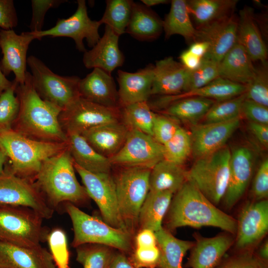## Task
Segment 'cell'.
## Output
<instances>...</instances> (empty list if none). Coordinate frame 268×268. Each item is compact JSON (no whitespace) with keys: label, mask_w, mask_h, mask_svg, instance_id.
<instances>
[{"label":"cell","mask_w":268,"mask_h":268,"mask_svg":"<svg viewBox=\"0 0 268 268\" xmlns=\"http://www.w3.org/2000/svg\"><path fill=\"white\" fill-rule=\"evenodd\" d=\"M120 118L129 130H136L152 136L155 116L147 102L130 104L120 108Z\"/></svg>","instance_id":"38"},{"label":"cell","mask_w":268,"mask_h":268,"mask_svg":"<svg viewBox=\"0 0 268 268\" xmlns=\"http://www.w3.org/2000/svg\"><path fill=\"white\" fill-rule=\"evenodd\" d=\"M73 164L88 196L98 206L103 221L114 228L126 231L119 213L113 177L110 173H91L74 161Z\"/></svg>","instance_id":"13"},{"label":"cell","mask_w":268,"mask_h":268,"mask_svg":"<svg viewBox=\"0 0 268 268\" xmlns=\"http://www.w3.org/2000/svg\"><path fill=\"white\" fill-rule=\"evenodd\" d=\"M141 3L147 7H151L161 4H165L169 2L167 0H141Z\"/></svg>","instance_id":"61"},{"label":"cell","mask_w":268,"mask_h":268,"mask_svg":"<svg viewBox=\"0 0 268 268\" xmlns=\"http://www.w3.org/2000/svg\"><path fill=\"white\" fill-rule=\"evenodd\" d=\"M246 98L268 107V66L267 62L255 67V72L246 86Z\"/></svg>","instance_id":"44"},{"label":"cell","mask_w":268,"mask_h":268,"mask_svg":"<svg viewBox=\"0 0 268 268\" xmlns=\"http://www.w3.org/2000/svg\"><path fill=\"white\" fill-rule=\"evenodd\" d=\"M219 76L247 86L255 72L253 61L238 43L226 53L218 64Z\"/></svg>","instance_id":"30"},{"label":"cell","mask_w":268,"mask_h":268,"mask_svg":"<svg viewBox=\"0 0 268 268\" xmlns=\"http://www.w3.org/2000/svg\"><path fill=\"white\" fill-rule=\"evenodd\" d=\"M36 37L33 32L16 34L13 29L0 30V48L2 58L0 68L5 76L13 72L17 84L24 83L27 63V52Z\"/></svg>","instance_id":"15"},{"label":"cell","mask_w":268,"mask_h":268,"mask_svg":"<svg viewBox=\"0 0 268 268\" xmlns=\"http://www.w3.org/2000/svg\"><path fill=\"white\" fill-rule=\"evenodd\" d=\"M74 170L73 160L67 148L45 160L35 177L34 183L54 210L66 202L76 205L88 200Z\"/></svg>","instance_id":"3"},{"label":"cell","mask_w":268,"mask_h":268,"mask_svg":"<svg viewBox=\"0 0 268 268\" xmlns=\"http://www.w3.org/2000/svg\"><path fill=\"white\" fill-rule=\"evenodd\" d=\"M215 101L205 98L191 97L174 101L162 110L163 114L177 121L193 125L202 120Z\"/></svg>","instance_id":"37"},{"label":"cell","mask_w":268,"mask_h":268,"mask_svg":"<svg viewBox=\"0 0 268 268\" xmlns=\"http://www.w3.org/2000/svg\"><path fill=\"white\" fill-rule=\"evenodd\" d=\"M27 62L31 71L33 86L42 99L63 110L80 97L79 77L57 74L34 56L29 57Z\"/></svg>","instance_id":"9"},{"label":"cell","mask_w":268,"mask_h":268,"mask_svg":"<svg viewBox=\"0 0 268 268\" xmlns=\"http://www.w3.org/2000/svg\"><path fill=\"white\" fill-rule=\"evenodd\" d=\"M189 71L172 57L156 61L151 96H174L183 93Z\"/></svg>","instance_id":"23"},{"label":"cell","mask_w":268,"mask_h":268,"mask_svg":"<svg viewBox=\"0 0 268 268\" xmlns=\"http://www.w3.org/2000/svg\"><path fill=\"white\" fill-rule=\"evenodd\" d=\"M241 118L221 123L192 126V154L196 158L222 148L240 124Z\"/></svg>","instance_id":"18"},{"label":"cell","mask_w":268,"mask_h":268,"mask_svg":"<svg viewBox=\"0 0 268 268\" xmlns=\"http://www.w3.org/2000/svg\"><path fill=\"white\" fill-rule=\"evenodd\" d=\"M163 31V20L150 7L134 1L126 33L137 40L151 41L158 38Z\"/></svg>","instance_id":"31"},{"label":"cell","mask_w":268,"mask_h":268,"mask_svg":"<svg viewBox=\"0 0 268 268\" xmlns=\"http://www.w3.org/2000/svg\"><path fill=\"white\" fill-rule=\"evenodd\" d=\"M17 85L14 80L0 94V130L11 129L18 114L20 103L15 92Z\"/></svg>","instance_id":"43"},{"label":"cell","mask_w":268,"mask_h":268,"mask_svg":"<svg viewBox=\"0 0 268 268\" xmlns=\"http://www.w3.org/2000/svg\"><path fill=\"white\" fill-rule=\"evenodd\" d=\"M173 194L168 191L148 192L138 215L140 230L156 232L162 228V223L169 209Z\"/></svg>","instance_id":"32"},{"label":"cell","mask_w":268,"mask_h":268,"mask_svg":"<svg viewBox=\"0 0 268 268\" xmlns=\"http://www.w3.org/2000/svg\"><path fill=\"white\" fill-rule=\"evenodd\" d=\"M208 49V43L201 41L192 43L188 49L191 53L201 59L207 54Z\"/></svg>","instance_id":"58"},{"label":"cell","mask_w":268,"mask_h":268,"mask_svg":"<svg viewBox=\"0 0 268 268\" xmlns=\"http://www.w3.org/2000/svg\"><path fill=\"white\" fill-rule=\"evenodd\" d=\"M109 159L112 165L151 169L164 159L163 145L150 135L129 130L122 147Z\"/></svg>","instance_id":"12"},{"label":"cell","mask_w":268,"mask_h":268,"mask_svg":"<svg viewBox=\"0 0 268 268\" xmlns=\"http://www.w3.org/2000/svg\"><path fill=\"white\" fill-rule=\"evenodd\" d=\"M67 148V143L38 141L11 129L0 130V149L10 161L8 170L33 181L45 160Z\"/></svg>","instance_id":"4"},{"label":"cell","mask_w":268,"mask_h":268,"mask_svg":"<svg viewBox=\"0 0 268 268\" xmlns=\"http://www.w3.org/2000/svg\"><path fill=\"white\" fill-rule=\"evenodd\" d=\"M119 36L108 26L105 25L103 36L83 56V63L87 68H98L111 74L112 72L121 67L125 57L119 47Z\"/></svg>","instance_id":"21"},{"label":"cell","mask_w":268,"mask_h":268,"mask_svg":"<svg viewBox=\"0 0 268 268\" xmlns=\"http://www.w3.org/2000/svg\"><path fill=\"white\" fill-rule=\"evenodd\" d=\"M252 194L256 201L266 200L268 196V160L260 165L253 182Z\"/></svg>","instance_id":"50"},{"label":"cell","mask_w":268,"mask_h":268,"mask_svg":"<svg viewBox=\"0 0 268 268\" xmlns=\"http://www.w3.org/2000/svg\"><path fill=\"white\" fill-rule=\"evenodd\" d=\"M233 243V238L228 235L211 238L198 237L191 248L188 267L216 268Z\"/></svg>","instance_id":"28"},{"label":"cell","mask_w":268,"mask_h":268,"mask_svg":"<svg viewBox=\"0 0 268 268\" xmlns=\"http://www.w3.org/2000/svg\"><path fill=\"white\" fill-rule=\"evenodd\" d=\"M163 145L164 159L183 165L192 154L191 133L181 127Z\"/></svg>","instance_id":"42"},{"label":"cell","mask_w":268,"mask_h":268,"mask_svg":"<svg viewBox=\"0 0 268 268\" xmlns=\"http://www.w3.org/2000/svg\"><path fill=\"white\" fill-rule=\"evenodd\" d=\"M43 219L29 207L0 205V240L27 247L40 246L49 232Z\"/></svg>","instance_id":"8"},{"label":"cell","mask_w":268,"mask_h":268,"mask_svg":"<svg viewBox=\"0 0 268 268\" xmlns=\"http://www.w3.org/2000/svg\"><path fill=\"white\" fill-rule=\"evenodd\" d=\"M75 248L76 260L83 268H108L116 254L114 249L98 244H85Z\"/></svg>","instance_id":"40"},{"label":"cell","mask_w":268,"mask_h":268,"mask_svg":"<svg viewBox=\"0 0 268 268\" xmlns=\"http://www.w3.org/2000/svg\"><path fill=\"white\" fill-rule=\"evenodd\" d=\"M101 25L99 20H92L88 16L85 1L78 0L77 9L71 16L59 18L56 25L50 29L33 33L36 39L39 40L45 36L71 38L76 49L84 53L86 50L83 40L85 39L88 47L92 48L100 38L99 28Z\"/></svg>","instance_id":"14"},{"label":"cell","mask_w":268,"mask_h":268,"mask_svg":"<svg viewBox=\"0 0 268 268\" xmlns=\"http://www.w3.org/2000/svg\"><path fill=\"white\" fill-rule=\"evenodd\" d=\"M66 0H32V16L29 28L30 32L36 33L42 31L44 19L47 11L52 7L58 6Z\"/></svg>","instance_id":"49"},{"label":"cell","mask_w":268,"mask_h":268,"mask_svg":"<svg viewBox=\"0 0 268 268\" xmlns=\"http://www.w3.org/2000/svg\"><path fill=\"white\" fill-rule=\"evenodd\" d=\"M135 247H150L157 245L155 232L147 229L139 231L135 237Z\"/></svg>","instance_id":"54"},{"label":"cell","mask_w":268,"mask_h":268,"mask_svg":"<svg viewBox=\"0 0 268 268\" xmlns=\"http://www.w3.org/2000/svg\"><path fill=\"white\" fill-rule=\"evenodd\" d=\"M0 205L29 207L47 219L55 211L34 181L17 176L8 169L0 174Z\"/></svg>","instance_id":"10"},{"label":"cell","mask_w":268,"mask_h":268,"mask_svg":"<svg viewBox=\"0 0 268 268\" xmlns=\"http://www.w3.org/2000/svg\"><path fill=\"white\" fill-rule=\"evenodd\" d=\"M160 250L158 268H183V259L194 243L174 237L165 228L155 232Z\"/></svg>","instance_id":"34"},{"label":"cell","mask_w":268,"mask_h":268,"mask_svg":"<svg viewBox=\"0 0 268 268\" xmlns=\"http://www.w3.org/2000/svg\"><path fill=\"white\" fill-rule=\"evenodd\" d=\"M12 82L6 78L0 68V94L8 88L12 84Z\"/></svg>","instance_id":"59"},{"label":"cell","mask_w":268,"mask_h":268,"mask_svg":"<svg viewBox=\"0 0 268 268\" xmlns=\"http://www.w3.org/2000/svg\"><path fill=\"white\" fill-rule=\"evenodd\" d=\"M154 78V65H149L135 72L117 71L120 108L140 102H148Z\"/></svg>","instance_id":"22"},{"label":"cell","mask_w":268,"mask_h":268,"mask_svg":"<svg viewBox=\"0 0 268 268\" xmlns=\"http://www.w3.org/2000/svg\"><path fill=\"white\" fill-rule=\"evenodd\" d=\"M119 121L91 128L81 135L97 152L109 158L122 147L129 131Z\"/></svg>","instance_id":"27"},{"label":"cell","mask_w":268,"mask_h":268,"mask_svg":"<svg viewBox=\"0 0 268 268\" xmlns=\"http://www.w3.org/2000/svg\"><path fill=\"white\" fill-rule=\"evenodd\" d=\"M248 127L252 134L265 148L268 146V125L249 122Z\"/></svg>","instance_id":"55"},{"label":"cell","mask_w":268,"mask_h":268,"mask_svg":"<svg viewBox=\"0 0 268 268\" xmlns=\"http://www.w3.org/2000/svg\"><path fill=\"white\" fill-rule=\"evenodd\" d=\"M62 205L72 224V247L76 248L85 244H94L110 247L125 254L132 252L133 236L128 232L114 228L103 220L85 213L70 202H66Z\"/></svg>","instance_id":"5"},{"label":"cell","mask_w":268,"mask_h":268,"mask_svg":"<svg viewBox=\"0 0 268 268\" xmlns=\"http://www.w3.org/2000/svg\"><path fill=\"white\" fill-rule=\"evenodd\" d=\"M120 118V108L106 107L79 97L61 111L59 121L66 134H81L91 128L119 121Z\"/></svg>","instance_id":"11"},{"label":"cell","mask_w":268,"mask_h":268,"mask_svg":"<svg viewBox=\"0 0 268 268\" xmlns=\"http://www.w3.org/2000/svg\"><path fill=\"white\" fill-rule=\"evenodd\" d=\"M173 197L166 222L168 231L183 226H213L234 234L237 221L215 206L193 184L187 181Z\"/></svg>","instance_id":"2"},{"label":"cell","mask_w":268,"mask_h":268,"mask_svg":"<svg viewBox=\"0 0 268 268\" xmlns=\"http://www.w3.org/2000/svg\"><path fill=\"white\" fill-rule=\"evenodd\" d=\"M218 64L203 58L198 67L189 70L183 93L203 87L220 77Z\"/></svg>","instance_id":"45"},{"label":"cell","mask_w":268,"mask_h":268,"mask_svg":"<svg viewBox=\"0 0 268 268\" xmlns=\"http://www.w3.org/2000/svg\"><path fill=\"white\" fill-rule=\"evenodd\" d=\"M18 18L12 0H0V27L10 30L16 27Z\"/></svg>","instance_id":"53"},{"label":"cell","mask_w":268,"mask_h":268,"mask_svg":"<svg viewBox=\"0 0 268 268\" xmlns=\"http://www.w3.org/2000/svg\"><path fill=\"white\" fill-rule=\"evenodd\" d=\"M133 2L131 0H106L105 12L99 20L101 24L109 26L119 36L125 33Z\"/></svg>","instance_id":"39"},{"label":"cell","mask_w":268,"mask_h":268,"mask_svg":"<svg viewBox=\"0 0 268 268\" xmlns=\"http://www.w3.org/2000/svg\"><path fill=\"white\" fill-rule=\"evenodd\" d=\"M15 92L20 107L11 129L34 140L67 143V135L59 121L62 109L39 96L33 86L30 72H26L23 84H17Z\"/></svg>","instance_id":"1"},{"label":"cell","mask_w":268,"mask_h":268,"mask_svg":"<svg viewBox=\"0 0 268 268\" xmlns=\"http://www.w3.org/2000/svg\"><path fill=\"white\" fill-rule=\"evenodd\" d=\"M165 39L173 35H180L191 44L196 41L197 30L190 19L187 0H172L169 12L163 20Z\"/></svg>","instance_id":"36"},{"label":"cell","mask_w":268,"mask_h":268,"mask_svg":"<svg viewBox=\"0 0 268 268\" xmlns=\"http://www.w3.org/2000/svg\"><path fill=\"white\" fill-rule=\"evenodd\" d=\"M254 161V152L248 146H237L231 151L229 179L223 199L226 207H232L245 193L252 176Z\"/></svg>","instance_id":"17"},{"label":"cell","mask_w":268,"mask_h":268,"mask_svg":"<svg viewBox=\"0 0 268 268\" xmlns=\"http://www.w3.org/2000/svg\"><path fill=\"white\" fill-rule=\"evenodd\" d=\"M121 168L113 177L118 208L126 231L133 236L138 227L140 209L149 191L151 169Z\"/></svg>","instance_id":"6"},{"label":"cell","mask_w":268,"mask_h":268,"mask_svg":"<svg viewBox=\"0 0 268 268\" xmlns=\"http://www.w3.org/2000/svg\"><path fill=\"white\" fill-rule=\"evenodd\" d=\"M237 43L241 45L254 62H267L268 50L255 17L254 9L244 6L238 17Z\"/></svg>","instance_id":"25"},{"label":"cell","mask_w":268,"mask_h":268,"mask_svg":"<svg viewBox=\"0 0 268 268\" xmlns=\"http://www.w3.org/2000/svg\"><path fill=\"white\" fill-rule=\"evenodd\" d=\"M268 230V201H257L246 204L237 221V248L245 249L250 247L261 239Z\"/></svg>","instance_id":"19"},{"label":"cell","mask_w":268,"mask_h":268,"mask_svg":"<svg viewBox=\"0 0 268 268\" xmlns=\"http://www.w3.org/2000/svg\"><path fill=\"white\" fill-rule=\"evenodd\" d=\"M78 90L79 96L86 100L110 108H120L115 81L111 74L101 69L94 68L80 79Z\"/></svg>","instance_id":"24"},{"label":"cell","mask_w":268,"mask_h":268,"mask_svg":"<svg viewBox=\"0 0 268 268\" xmlns=\"http://www.w3.org/2000/svg\"><path fill=\"white\" fill-rule=\"evenodd\" d=\"M46 241L57 268H70V254L65 232L60 228H54L49 231Z\"/></svg>","instance_id":"46"},{"label":"cell","mask_w":268,"mask_h":268,"mask_svg":"<svg viewBox=\"0 0 268 268\" xmlns=\"http://www.w3.org/2000/svg\"><path fill=\"white\" fill-rule=\"evenodd\" d=\"M128 259L135 268H156L159 261L160 250L157 245L150 247H135Z\"/></svg>","instance_id":"48"},{"label":"cell","mask_w":268,"mask_h":268,"mask_svg":"<svg viewBox=\"0 0 268 268\" xmlns=\"http://www.w3.org/2000/svg\"><path fill=\"white\" fill-rule=\"evenodd\" d=\"M7 159V157L4 153L0 149V174L4 171V165Z\"/></svg>","instance_id":"62"},{"label":"cell","mask_w":268,"mask_h":268,"mask_svg":"<svg viewBox=\"0 0 268 268\" xmlns=\"http://www.w3.org/2000/svg\"><path fill=\"white\" fill-rule=\"evenodd\" d=\"M245 93L226 100L215 101L203 118L202 124L221 123L241 117V106Z\"/></svg>","instance_id":"41"},{"label":"cell","mask_w":268,"mask_h":268,"mask_svg":"<svg viewBox=\"0 0 268 268\" xmlns=\"http://www.w3.org/2000/svg\"><path fill=\"white\" fill-rule=\"evenodd\" d=\"M246 91V86L219 77L209 84L191 91L177 95L159 96L149 104L150 107L163 109L176 100L191 97L208 98L215 101H222L239 96Z\"/></svg>","instance_id":"26"},{"label":"cell","mask_w":268,"mask_h":268,"mask_svg":"<svg viewBox=\"0 0 268 268\" xmlns=\"http://www.w3.org/2000/svg\"><path fill=\"white\" fill-rule=\"evenodd\" d=\"M242 115L249 122L268 125V107L246 98L241 106Z\"/></svg>","instance_id":"51"},{"label":"cell","mask_w":268,"mask_h":268,"mask_svg":"<svg viewBox=\"0 0 268 268\" xmlns=\"http://www.w3.org/2000/svg\"><path fill=\"white\" fill-rule=\"evenodd\" d=\"M187 181V171L183 165L163 159L150 170L149 191H168L174 195Z\"/></svg>","instance_id":"33"},{"label":"cell","mask_w":268,"mask_h":268,"mask_svg":"<svg viewBox=\"0 0 268 268\" xmlns=\"http://www.w3.org/2000/svg\"><path fill=\"white\" fill-rule=\"evenodd\" d=\"M108 268H135L130 262L125 253H116Z\"/></svg>","instance_id":"57"},{"label":"cell","mask_w":268,"mask_h":268,"mask_svg":"<svg viewBox=\"0 0 268 268\" xmlns=\"http://www.w3.org/2000/svg\"><path fill=\"white\" fill-rule=\"evenodd\" d=\"M67 149L75 163L93 173H110L112 164L108 158L97 152L80 134H66Z\"/></svg>","instance_id":"29"},{"label":"cell","mask_w":268,"mask_h":268,"mask_svg":"<svg viewBox=\"0 0 268 268\" xmlns=\"http://www.w3.org/2000/svg\"><path fill=\"white\" fill-rule=\"evenodd\" d=\"M177 120L164 114L155 113L152 129V136L164 145L181 127Z\"/></svg>","instance_id":"47"},{"label":"cell","mask_w":268,"mask_h":268,"mask_svg":"<svg viewBox=\"0 0 268 268\" xmlns=\"http://www.w3.org/2000/svg\"><path fill=\"white\" fill-rule=\"evenodd\" d=\"M0 268H57L41 245L27 247L0 240Z\"/></svg>","instance_id":"20"},{"label":"cell","mask_w":268,"mask_h":268,"mask_svg":"<svg viewBox=\"0 0 268 268\" xmlns=\"http://www.w3.org/2000/svg\"><path fill=\"white\" fill-rule=\"evenodd\" d=\"M216 268H266L264 262L250 252L230 258Z\"/></svg>","instance_id":"52"},{"label":"cell","mask_w":268,"mask_h":268,"mask_svg":"<svg viewBox=\"0 0 268 268\" xmlns=\"http://www.w3.org/2000/svg\"><path fill=\"white\" fill-rule=\"evenodd\" d=\"M259 258L263 262L268 259V242L266 241L261 247L259 252Z\"/></svg>","instance_id":"60"},{"label":"cell","mask_w":268,"mask_h":268,"mask_svg":"<svg viewBox=\"0 0 268 268\" xmlns=\"http://www.w3.org/2000/svg\"><path fill=\"white\" fill-rule=\"evenodd\" d=\"M231 150L226 145L196 159L187 171V181L214 204L223 199L229 179Z\"/></svg>","instance_id":"7"},{"label":"cell","mask_w":268,"mask_h":268,"mask_svg":"<svg viewBox=\"0 0 268 268\" xmlns=\"http://www.w3.org/2000/svg\"><path fill=\"white\" fill-rule=\"evenodd\" d=\"M237 26L238 17L233 13L196 28V41H205L209 44L208 51L203 58L219 63L237 43Z\"/></svg>","instance_id":"16"},{"label":"cell","mask_w":268,"mask_h":268,"mask_svg":"<svg viewBox=\"0 0 268 268\" xmlns=\"http://www.w3.org/2000/svg\"><path fill=\"white\" fill-rule=\"evenodd\" d=\"M237 0H187L190 15L197 28L222 19L233 13Z\"/></svg>","instance_id":"35"},{"label":"cell","mask_w":268,"mask_h":268,"mask_svg":"<svg viewBox=\"0 0 268 268\" xmlns=\"http://www.w3.org/2000/svg\"><path fill=\"white\" fill-rule=\"evenodd\" d=\"M179 59L180 63L189 70H193L198 67L202 60L188 49L181 54Z\"/></svg>","instance_id":"56"}]
</instances>
